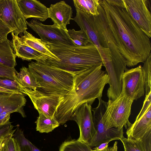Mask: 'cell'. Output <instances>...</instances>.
<instances>
[{
	"mask_svg": "<svg viewBox=\"0 0 151 151\" xmlns=\"http://www.w3.org/2000/svg\"><path fill=\"white\" fill-rule=\"evenodd\" d=\"M117 47L127 66L143 63L151 53L150 38L125 8L122 0H99Z\"/></svg>",
	"mask_w": 151,
	"mask_h": 151,
	"instance_id": "cell-1",
	"label": "cell"
},
{
	"mask_svg": "<svg viewBox=\"0 0 151 151\" xmlns=\"http://www.w3.org/2000/svg\"><path fill=\"white\" fill-rule=\"evenodd\" d=\"M102 66L93 67L75 76L73 89L63 97L54 114L60 124L63 125L69 120L76 110L83 104L91 105L96 99L101 98L105 85L109 83Z\"/></svg>",
	"mask_w": 151,
	"mask_h": 151,
	"instance_id": "cell-2",
	"label": "cell"
},
{
	"mask_svg": "<svg viewBox=\"0 0 151 151\" xmlns=\"http://www.w3.org/2000/svg\"><path fill=\"white\" fill-rule=\"evenodd\" d=\"M46 45L60 60L45 59L39 63L66 71L75 75L93 67L100 65L103 66L99 52L92 43L82 46H57Z\"/></svg>",
	"mask_w": 151,
	"mask_h": 151,
	"instance_id": "cell-3",
	"label": "cell"
},
{
	"mask_svg": "<svg viewBox=\"0 0 151 151\" xmlns=\"http://www.w3.org/2000/svg\"><path fill=\"white\" fill-rule=\"evenodd\" d=\"M28 68L40 86L37 90L43 93L64 96L73 88L76 75L72 73L37 61Z\"/></svg>",
	"mask_w": 151,
	"mask_h": 151,
	"instance_id": "cell-4",
	"label": "cell"
},
{
	"mask_svg": "<svg viewBox=\"0 0 151 151\" xmlns=\"http://www.w3.org/2000/svg\"><path fill=\"white\" fill-rule=\"evenodd\" d=\"M133 101L131 99L126 97L122 91L115 100H108L102 117L106 129L115 128L120 130L123 127L127 128L131 124L129 118Z\"/></svg>",
	"mask_w": 151,
	"mask_h": 151,
	"instance_id": "cell-5",
	"label": "cell"
},
{
	"mask_svg": "<svg viewBox=\"0 0 151 151\" xmlns=\"http://www.w3.org/2000/svg\"><path fill=\"white\" fill-rule=\"evenodd\" d=\"M98 11L99 15L93 17L95 31L101 45L106 53L111 56L114 63L126 69V60L117 47L108 26L104 9L100 3Z\"/></svg>",
	"mask_w": 151,
	"mask_h": 151,
	"instance_id": "cell-6",
	"label": "cell"
},
{
	"mask_svg": "<svg viewBox=\"0 0 151 151\" xmlns=\"http://www.w3.org/2000/svg\"><path fill=\"white\" fill-rule=\"evenodd\" d=\"M98 99L97 106L91 109L93 112V119L96 133L88 145L91 148L113 140H121L124 137L123 128L119 130L115 128L108 129L105 128L102 117L106 109L107 102L103 100L101 98Z\"/></svg>",
	"mask_w": 151,
	"mask_h": 151,
	"instance_id": "cell-7",
	"label": "cell"
},
{
	"mask_svg": "<svg viewBox=\"0 0 151 151\" xmlns=\"http://www.w3.org/2000/svg\"><path fill=\"white\" fill-rule=\"evenodd\" d=\"M26 22L46 44L57 46H76L69 36L68 30L61 29L55 24L45 25L34 19L29 22L26 21Z\"/></svg>",
	"mask_w": 151,
	"mask_h": 151,
	"instance_id": "cell-8",
	"label": "cell"
},
{
	"mask_svg": "<svg viewBox=\"0 0 151 151\" xmlns=\"http://www.w3.org/2000/svg\"><path fill=\"white\" fill-rule=\"evenodd\" d=\"M0 19L18 36L27 29L26 20L16 0H0Z\"/></svg>",
	"mask_w": 151,
	"mask_h": 151,
	"instance_id": "cell-9",
	"label": "cell"
},
{
	"mask_svg": "<svg viewBox=\"0 0 151 151\" xmlns=\"http://www.w3.org/2000/svg\"><path fill=\"white\" fill-rule=\"evenodd\" d=\"M122 91L126 97L134 101L144 95L145 83L141 65L125 70L122 76Z\"/></svg>",
	"mask_w": 151,
	"mask_h": 151,
	"instance_id": "cell-10",
	"label": "cell"
},
{
	"mask_svg": "<svg viewBox=\"0 0 151 151\" xmlns=\"http://www.w3.org/2000/svg\"><path fill=\"white\" fill-rule=\"evenodd\" d=\"M128 13L142 30L151 37V14L148 0H122Z\"/></svg>",
	"mask_w": 151,
	"mask_h": 151,
	"instance_id": "cell-11",
	"label": "cell"
},
{
	"mask_svg": "<svg viewBox=\"0 0 151 151\" xmlns=\"http://www.w3.org/2000/svg\"><path fill=\"white\" fill-rule=\"evenodd\" d=\"M76 15L72 19L79 26L81 29L87 33L91 43L97 49L101 58L103 66L109 67L113 63L111 56L102 48L94 27L93 16L81 11L76 10Z\"/></svg>",
	"mask_w": 151,
	"mask_h": 151,
	"instance_id": "cell-12",
	"label": "cell"
},
{
	"mask_svg": "<svg viewBox=\"0 0 151 151\" xmlns=\"http://www.w3.org/2000/svg\"><path fill=\"white\" fill-rule=\"evenodd\" d=\"M91 109V105L84 103L76 110L70 120L75 121L79 127L80 134L78 139L88 145L96 133Z\"/></svg>",
	"mask_w": 151,
	"mask_h": 151,
	"instance_id": "cell-13",
	"label": "cell"
},
{
	"mask_svg": "<svg viewBox=\"0 0 151 151\" xmlns=\"http://www.w3.org/2000/svg\"><path fill=\"white\" fill-rule=\"evenodd\" d=\"M23 93L27 95L38 113L52 118L63 96L43 93L37 90L23 88Z\"/></svg>",
	"mask_w": 151,
	"mask_h": 151,
	"instance_id": "cell-14",
	"label": "cell"
},
{
	"mask_svg": "<svg viewBox=\"0 0 151 151\" xmlns=\"http://www.w3.org/2000/svg\"><path fill=\"white\" fill-rule=\"evenodd\" d=\"M126 134L127 138L140 141L151 136V105L128 127Z\"/></svg>",
	"mask_w": 151,
	"mask_h": 151,
	"instance_id": "cell-15",
	"label": "cell"
},
{
	"mask_svg": "<svg viewBox=\"0 0 151 151\" xmlns=\"http://www.w3.org/2000/svg\"><path fill=\"white\" fill-rule=\"evenodd\" d=\"M48 18L58 27L67 31L66 26L72 19L71 7L63 1L50 5L48 8Z\"/></svg>",
	"mask_w": 151,
	"mask_h": 151,
	"instance_id": "cell-16",
	"label": "cell"
},
{
	"mask_svg": "<svg viewBox=\"0 0 151 151\" xmlns=\"http://www.w3.org/2000/svg\"><path fill=\"white\" fill-rule=\"evenodd\" d=\"M26 99L22 93H12L0 91V114L6 111L10 113L17 112L26 116L23 108Z\"/></svg>",
	"mask_w": 151,
	"mask_h": 151,
	"instance_id": "cell-17",
	"label": "cell"
},
{
	"mask_svg": "<svg viewBox=\"0 0 151 151\" xmlns=\"http://www.w3.org/2000/svg\"><path fill=\"white\" fill-rule=\"evenodd\" d=\"M18 6L26 20L33 18L44 22L48 18V8L36 0H16Z\"/></svg>",
	"mask_w": 151,
	"mask_h": 151,
	"instance_id": "cell-18",
	"label": "cell"
},
{
	"mask_svg": "<svg viewBox=\"0 0 151 151\" xmlns=\"http://www.w3.org/2000/svg\"><path fill=\"white\" fill-rule=\"evenodd\" d=\"M12 39L11 41L12 47L16 56L23 60L29 61L35 60L39 62L46 57L31 47L24 45L20 41L19 37L11 33Z\"/></svg>",
	"mask_w": 151,
	"mask_h": 151,
	"instance_id": "cell-19",
	"label": "cell"
},
{
	"mask_svg": "<svg viewBox=\"0 0 151 151\" xmlns=\"http://www.w3.org/2000/svg\"><path fill=\"white\" fill-rule=\"evenodd\" d=\"M24 35L19 40L23 45L29 47L45 56L48 59L59 61V58L49 49L46 44L40 39L37 38L26 30L23 32Z\"/></svg>",
	"mask_w": 151,
	"mask_h": 151,
	"instance_id": "cell-20",
	"label": "cell"
},
{
	"mask_svg": "<svg viewBox=\"0 0 151 151\" xmlns=\"http://www.w3.org/2000/svg\"><path fill=\"white\" fill-rule=\"evenodd\" d=\"M16 56L12 47L11 41L7 39L0 42V63L12 68H14L17 64Z\"/></svg>",
	"mask_w": 151,
	"mask_h": 151,
	"instance_id": "cell-21",
	"label": "cell"
},
{
	"mask_svg": "<svg viewBox=\"0 0 151 151\" xmlns=\"http://www.w3.org/2000/svg\"><path fill=\"white\" fill-rule=\"evenodd\" d=\"M17 81L23 88L36 90L40 87L33 74L28 68L23 67L16 74Z\"/></svg>",
	"mask_w": 151,
	"mask_h": 151,
	"instance_id": "cell-22",
	"label": "cell"
},
{
	"mask_svg": "<svg viewBox=\"0 0 151 151\" xmlns=\"http://www.w3.org/2000/svg\"><path fill=\"white\" fill-rule=\"evenodd\" d=\"M121 141L124 151H151V136L142 141L124 137Z\"/></svg>",
	"mask_w": 151,
	"mask_h": 151,
	"instance_id": "cell-23",
	"label": "cell"
},
{
	"mask_svg": "<svg viewBox=\"0 0 151 151\" xmlns=\"http://www.w3.org/2000/svg\"><path fill=\"white\" fill-rule=\"evenodd\" d=\"M39 114V116L35 122L37 131L41 133H48L60 125V124L54 117L49 118L42 113Z\"/></svg>",
	"mask_w": 151,
	"mask_h": 151,
	"instance_id": "cell-24",
	"label": "cell"
},
{
	"mask_svg": "<svg viewBox=\"0 0 151 151\" xmlns=\"http://www.w3.org/2000/svg\"><path fill=\"white\" fill-rule=\"evenodd\" d=\"M74 6L78 10L93 16L99 14L98 7L99 0H73Z\"/></svg>",
	"mask_w": 151,
	"mask_h": 151,
	"instance_id": "cell-25",
	"label": "cell"
},
{
	"mask_svg": "<svg viewBox=\"0 0 151 151\" xmlns=\"http://www.w3.org/2000/svg\"><path fill=\"white\" fill-rule=\"evenodd\" d=\"M59 151H93L88 144L78 139L64 142L61 145Z\"/></svg>",
	"mask_w": 151,
	"mask_h": 151,
	"instance_id": "cell-26",
	"label": "cell"
},
{
	"mask_svg": "<svg viewBox=\"0 0 151 151\" xmlns=\"http://www.w3.org/2000/svg\"><path fill=\"white\" fill-rule=\"evenodd\" d=\"M13 137L18 142L20 151H42L25 138L23 132L19 127L16 128Z\"/></svg>",
	"mask_w": 151,
	"mask_h": 151,
	"instance_id": "cell-27",
	"label": "cell"
},
{
	"mask_svg": "<svg viewBox=\"0 0 151 151\" xmlns=\"http://www.w3.org/2000/svg\"><path fill=\"white\" fill-rule=\"evenodd\" d=\"M68 32L71 39L77 46H85L91 43L86 32L82 29L76 31L74 29H68Z\"/></svg>",
	"mask_w": 151,
	"mask_h": 151,
	"instance_id": "cell-28",
	"label": "cell"
},
{
	"mask_svg": "<svg viewBox=\"0 0 151 151\" xmlns=\"http://www.w3.org/2000/svg\"><path fill=\"white\" fill-rule=\"evenodd\" d=\"M142 68L145 83V95L151 92V53L143 62Z\"/></svg>",
	"mask_w": 151,
	"mask_h": 151,
	"instance_id": "cell-29",
	"label": "cell"
},
{
	"mask_svg": "<svg viewBox=\"0 0 151 151\" xmlns=\"http://www.w3.org/2000/svg\"><path fill=\"white\" fill-rule=\"evenodd\" d=\"M0 87L23 93V88L18 83L17 81L8 78L0 77Z\"/></svg>",
	"mask_w": 151,
	"mask_h": 151,
	"instance_id": "cell-30",
	"label": "cell"
},
{
	"mask_svg": "<svg viewBox=\"0 0 151 151\" xmlns=\"http://www.w3.org/2000/svg\"><path fill=\"white\" fill-rule=\"evenodd\" d=\"M0 151H20L19 145L13 136L7 138L3 143Z\"/></svg>",
	"mask_w": 151,
	"mask_h": 151,
	"instance_id": "cell-31",
	"label": "cell"
},
{
	"mask_svg": "<svg viewBox=\"0 0 151 151\" xmlns=\"http://www.w3.org/2000/svg\"><path fill=\"white\" fill-rule=\"evenodd\" d=\"M14 68L6 66L0 63V77L8 78L17 81V73Z\"/></svg>",
	"mask_w": 151,
	"mask_h": 151,
	"instance_id": "cell-32",
	"label": "cell"
},
{
	"mask_svg": "<svg viewBox=\"0 0 151 151\" xmlns=\"http://www.w3.org/2000/svg\"><path fill=\"white\" fill-rule=\"evenodd\" d=\"M13 127L9 121L0 125V138L9 135L15 131L16 129L13 130Z\"/></svg>",
	"mask_w": 151,
	"mask_h": 151,
	"instance_id": "cell-33",
	"label": "cell"
},
{
	"mask_svg": "<svg viewBox=\"0 0 151 151\" xmlns=\"http://www.w3.org/2000/svg\"><path fill=\"white\" fill-rule=\"evenodd\" d=\"M12 30L1 20L0 19V42L6 40L8 34L11 33Z\"/></svg>",
	"mask_w": 151,
	"mask_h": 151,
	"instance_id": "cell-34",
	"label": "cell"
},
{
	"mask_svg": "<svg viewBox=\"0 0 151 151\" xmlns=\"http://www.w3.org/2000/svg\"><path fill=\"white\" fill-rule=\"evenodd\" d=\"M151 92H150L148 94L145 95L142 108L136 119L139 118L145 113L149 106L151 105Z\"/></svg>",
	"mask_w": 151,
	"mask_h": 151,
	"instance_id": "cell-35",
	"label": "cell"
},
{
	"mask_svg": "<svg viewBox=\"0 0 151 151\" xmlns=\"http://www.w3.org/2000/svg\"><path fill=\"white\" fill-rule=\"evenodd\" d=\"M110 142H108L101 143L98 146L93 149V151H107L108 145Z\"/></svg>",
	"mask_w": 151,
	"mask_h": 151,
	"instance_id": "cell-36",
	"label": "cell"
},
{
	"mask_svg": "<svg viewBox=\"0 0 151 151\" xmlns=\"http://www.w3.org/2000/svg\"><path fill=\"white\" fill-rule=\"evenodd\" d=\"M0 91L12 93H21L17 91L8 90L1 87H0Z\"/></svg>",
	"mask_w": 151,
	"mask_h": 151,
	"instance_id": "cell-37",
	"label": "cell"
},
{
	"mask_svg": "<svg viewBox=\"0 0 151 151\" xmlns=\"http://www.w3.org/2000/svg\"><path fill=\"white\" fill-rule=\"evenodd\" d=\"M117 147V142L116 141L113 146L108 147L107 151H114L115 149Z\"/></svg>",
	"mask_w": 151,
	"mask_h": 151,
	"instance_id": "cell-38",
	"label": "cell"
},
{
	"mask_svg": "<svg viewBox=\"0 0 151 151\" xmlns=\"http://www.w3.org/2000/svg\"><path fill=\"white\" fill-rule=\"evenodd\" d=\"M10 116H9L3 120H0V125L6 123L9 121Z\"/></svg>",
	"mask_w": 151,
	"mask_h": 151,
	"instance_id": "cell-39",
	"label": "cell"
},
{
	"mask_svg": "<svg viewBox=\"0 0 151 151\" xmlns=\"http://www.w3.org/2000/svg\"><path fill=\"white\" fill-rule=\"evenodd\" d=\"M118 147H116L114 150V151H117Z\"/></svg>",
	"mask_w": 151,
	"mask_h": 151,
	"instance_id": "cell-40",
	"label": "cell"
}]
</instances>
